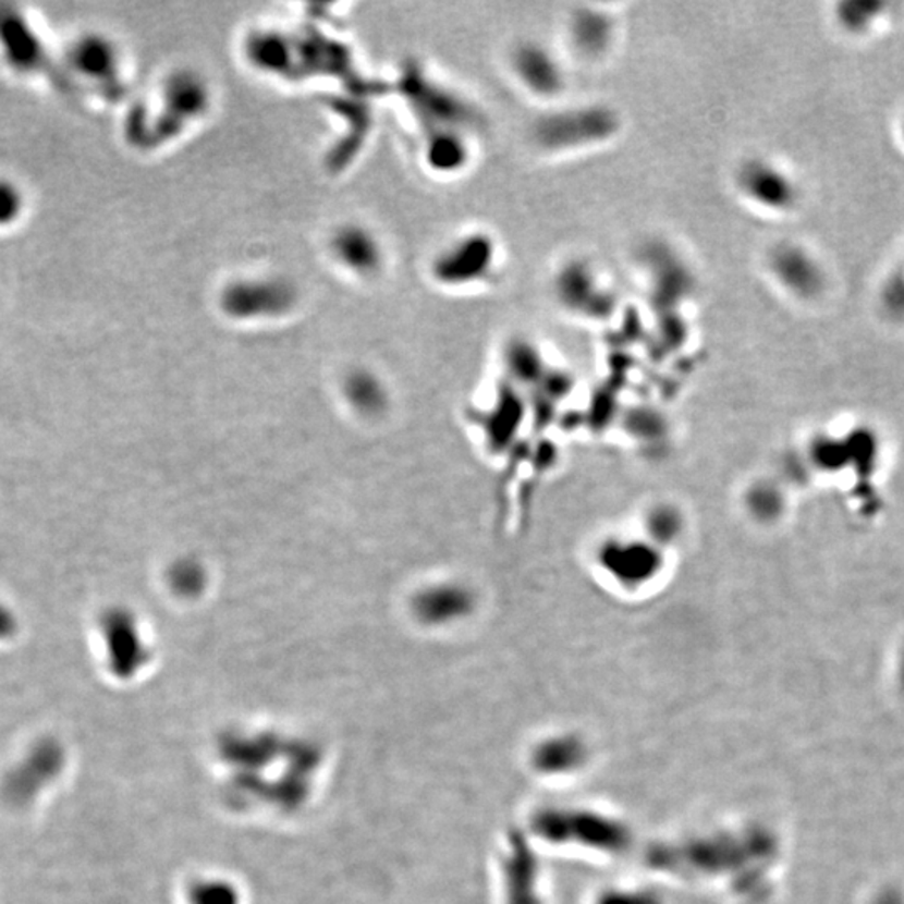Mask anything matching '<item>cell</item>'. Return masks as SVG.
<instances>
[{
    "mask_svg": "<svg viewBox=\"0 0 904 904\" xmlns=\"http://www.w3.org/2000/svg\"><path fill=\"white\" fill-rule=\"evenodd\" d=\"M26 211V195L9 178L0 176V230H8L21 221Z\"/></svg>",
    "mask_w": 904,
    "mask_h": 904,
    "instance_id": "7c38bea8",
    "label": "cell"
},
{
    "mask_svg": "<svg viewBox=\"0 0 904 904\" xmlns=\"http://www.w3.org/2000/svg\"><path fill=\"white\" fill-rule=\"evenodd\" d=\"M850 457L846 444L843 442L831 441V439H821L813 445V460L822 469L835 471L841 469Z\"/></svg>",
    "mask_w": 904,
    "mask_h": 904,
    "instance_id": "4fadbf2b",
    "label": "cell"
},
{
    "mask_svg": "<svg viewBox=\"0 0 904 904\" xmlns=\"http://www.w3.org/2000/svg\"><path fill=\"white\" fill-rule=\"evenodd\" d=\"M881 305L893 319H904V268L896 271L881 290Z\"/></svg>",
    "mask_w": 904,
    "mask_h": 904,
    "instance_id": "9a60e30c",
    "label": "cell"
},
{
    "mask_svg": "<svg viewBox=\"0 0 904 904\" xmlns=\"http://www.w3.org/2000/svg\"><path fill=\"white\" fill-rule=\"evenodd\" d=\"M750 510L762 517V520H772L778 516L782 510V496L774 486H757L749 496Z\"/></svg>",
    "mask_w": 904,
    "mask_h": 904,
    "instance_id": "5bb4252c",
    "label": "cell"
},
{
    "mask_svg": "<svg viewBox=\"0 0 904 904\" xmlns=\"http://www.w3.org/2000/svg\"><path fill=\"white\" fill-rule=\"evenodd\" d=\"M881 5L875 2H853L844 4L841 9V19L850 29L865 30L871 24L872 19L878 15Z\"/></svg>",
    "mask_w": 904,
    "mask_h": 904,
    "instance_id": "2e32d148",
    "label": "cell"
},
{
    "mask_svg": "<svg viewBox=\"0 0 904 904\" xmlns=\"http://www.w3.org/2000/svg\"><path fill=\"white\" fill-rule=\"evenodd\" d=\"M514 65H516L523 83L528 84L532 89L551 93L560 86V71L557 70L558 65L554 64L548 52L539 51L536 48L522 49L517 52Z\"/></svg>",
    "mask_w": 904,
    "mask_h": 904,
    "instance_id": "9c48e42d",
    "label": "cell"
},
{
    "mask_svg": "<svg viewBox=\"0 0 904 904\" xmlns=\"http://www.w3.org/2000/svg\"><path fill=\"white\" fill-rule=\"evenodd\" d=\"M771 270L775 279L796 297H818L824 290L826 273L818 258L799 243H782L771 255Z\"/></svg>",
    "mask_w": 904,
    "mask_h": 904,
    "instance_id": "3957f363",
    "label": "cell"
},
{
    "mask_svg": "<svg viewBox=\"0 0 904 904\" xmlns=\"http://www.w3.org/2000/svg\"><path fill=\"white\" fill-rule=\"evenodd\" d=\"M170 583L181 597L193 598L201 594L207 585V576L201 564L193 560H183L171 569Z\"/></svg>",
    "mask_w": 904,
    "mask_h": 904,
    "instance_id": "8fae6325",
    "label": "cell"
},
{
    "mask_svg": "<svg viewBox=\"0 0 904 904\" xmlns=\"http://www.w3.org/2000/svg\"><path fill=\"white\" fill-rule=\"evenodd\" d=\"M64 753L58 742L42 738L27 749L4 779L5 797L17 806L36 801L61 774Z\"/></svg>",
    "mask_w": 904,
    "mask_h": 904,
    "instance_id": "6da1fadb",
    "label": "cell"
},
{
    "mask_svg": "<svg viewBox=\"0 0 904 904\" xmlns=\"http://www.w3.org/2000/svg\"><path fill=\"white\" fill-rule=\"evenodd\" d=\"M679 528L676 516L670 511H660L651 517V532L662 539H670Z\"/></svg>",
    "mask_w": 904,
    "mask_h": 904,
    "instance_id": "e0dca14e",
    "label": "cell"
},
{
    "mask_svg": "<svg viewBox=\"0 0 904 904\" xmlns=\"http://www.w3.org/2000/svg\"><path fill=\"white\" fill-rule=\"evenodd\" d=\"M70 64L86 83L117 86L120 76V58L117 48L106 37L81 36L70 49Z\"/></svg>",
    "mask_w": 904,
    "mask_h": 904,
    "instance_id": "5b68a950",
    "label": "cell"
},
{
    "mask_svg": "<svg viewBox=\"0 0 904 904\" xmlns=\"http://www.w3.org/2000/svg\"><path fill=\"white\" fill-rule=\"evenodd\" d=\"M737 185L747 198L766 210H793L801 199L797 181L784 168L763 158H753L741 164Z\"/></svg>",
    "mask_w": 904,
    "mask_h": 904,
    "instance_id": "7a4b0ae2",
    "label": "cell"
},
{
    "mask_svg": "<svg viewBox=\"0 0 904 904\" xmlns=\"http://www.w3.org/2000/svg\"><path fill=\"white\" fill-rule=\"evenodd\" d=\"M332 254L342 267L370 276L382 261L379 242L364 227H344L333 235Z\"/></svg>",
    "mask_w": 904,
    "mask_h": 904,
    "instance_id": "8992f818",
    "label": "cell"
},
{
    "mask_svg": "<svg viewBox=\"0 0 904 904\" xmlns=\"http://www.w3.org/2000/svg\"><path fill=\"white\" fill-rule=\"evenodd\" d=\"M604 564L623 582H644L659 566L653 548L644 545H613L607 548Z\"/></svg>",
    "mask_w": 904,
    "mask_h": 904,
    "instance_id": "ba28073f",
    "label": "cell"
},
{
    "mask_svg": "<svg viewBox=\"0 0 904 904\" xmlns=\"http://www.w3.org/2000/svg\"><path fill=\"white\" fill-rule=\"evenodd\" d=\"M345 392H347L349 401L355 405V410L369 416L379 414L388 402L382 383L372 374H352L345 383Z\"/></svg>",
    "mask_w": 904,
    "mask_h": 904,
    "instance_id": "30bf717a",
    "label": "cell"
},
{
    "mask_svg": "<svg viewBox=\"0 0 904 904\" xmlns=\"http://www.w3.org/2000/svg\"><path fill=\"white\" fill-rule=\"evenodd\" d=\"M474 598L469 590L460 585H438L423 591L414 601L416 613L423 622L431 625L454 622L473 610Z\"/></svg>",
    "mask_w": 904,
    "mask_h": 904,
    "instance_id": "52a82bcc",
    "label": "cell"
},
{
    "mask_svg": "<svg viewBox=\"0 0 904 904\" xmlns=\"http://www.w3.org/2000/svg\"><path fill=\"white\" fill-rule=\"evenodd\" d=\"M901 134H903V139H904V121H903V131H901Z\"/></svg>",
    "mask_w": 904,
    "mask_h": 904,
    "instance_id": "ac0fdd59",
    "label": "cell"
},
{
    "mask_svg": "<svg viewBox=\"0 0 904 904\" xmlns=\"http://www.w3.org/2000/svg\"><path fill=\"white\" fill-rule=\"evenodd\" d=\"M112 672L130 675L145 662L146 647L138 622L126 610H109L99 623Z\"/></svg>",
    "mask_w": 904,
    "mask_h": 904,
    "instance_id": "277c9868",
    "label": "cell"
}]
</instances>
